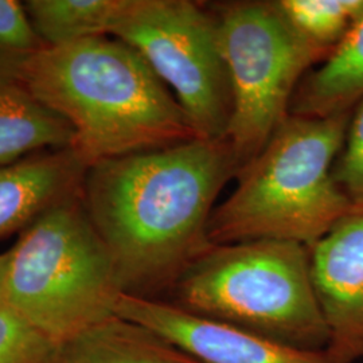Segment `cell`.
Wrapping results in <instances>:
<instances>
[{"label":"cell","mask_w":363,"mask_h":363,"mask_svg":"<svg viewBox=\"0 0 363 363\" xmlns=\"http://www.w3.org/2000/svg\"><path fill=\"white\" fill-rule=\"evenodd\" d=\"M121 0H27V16L48 48L109 35Z\"/></svg>","instance_id":"cell-14"},{"label":"cell","mask_w":363,"mask_h":363,"mask_svg":"<svg viewBox=\"0 0 363 363\" xmlns=\"http://www.w3.org/2000/svg\"><path fill=\"white\" fill-rule=\"evenodd\" d=\"M9 252L4 303L57 346L116 315L123 291L81 193L39 216Z\"/></svg>","instance_id":"cell-5"},{"label":"cell","mask_w":363,"mask_h":363,"mask_svg":"<svg viewBox=\"0 0 363 363\" xmlns=\"http://www.w3.org/2000/svg\"><path fill=\"white\" fill-rule=\"evenodd\" d=\"M354 208H363V99L351 112L346 139L333 171Z\"/></svg>","instance_id":"cell-18"},{"label":"cell","mask_w":363,"mask_h":363,"mask_svg":"<svg viewBox=\"0 0 363 363\" xmlns=\"http://www.w3.org/2000/svg\"><path fill=\"white\" fill-rule=\"evenodd\" d=\"M363 99V16L298 84L289 115L327 118L352 112Z\"/></svg>","instance_id":"cell-11"},{"label":"cell","mask_w":363,"mask_h":363,"mask_svg":"<svg viewBox=\"0 0 363 363\" xmlns=\"http://www.w3.org/2000/svg\"><path fill=\"white\" fill-rule=\"evenodd\" d=\"M350 117L289 115L235 174L233 191L213 210L208 241H319L354 208L333 175Z\"/></svg>","instance_id":"cell-3"},{"label":"cell","mask_w":363,"mask_h":363,"mask_svg":"<svg viewBox=\"0 0 363 363\" xmlns=\"http://www.w3.org/2000/svg\"><path fill=\"white\" fill-rule=\"evenodd\" d=\"M19 81L69 123L70 150L88 169L198 139L143 57L112 35L46 46L27 62Z\"/></svg>","instance_id":"cell-2"},{"label":"cell","mask_w":363,"mask_h":363,"mask_svg":"<svg viewBox=\"0 0 363 363\" xmlns=\"http://www.w3.org/2000/svg\"><path fill=\"white\" fill-rule=\"evenodd\" d=\"M116 315L152 330L199 363H343L327 350H303L177 304L123 294Z\"/></svg>","instance_id":"cell-8"},{"label":"cell","mask_w":363,"mask_h":363,"mask_svg":"<svg viewBox=\"0 0 363 363\" xmlns=\"http://www.w3.org/2000/svg\"><path fill=\"white\" fill-rule=\"evenodd\" d=\"M274 4L325 58L363 16V0H276Z\"/></svg>","instance_id":"cell-15"},{"label":"cell","mask_w":363,"mask_h":363,"mask_svg":"<svg viewBox=\"0 0 363 363\" xmlns=\"http://www.w3.org/2000/svg\"><path fill=\"white\" fill-rule=\"evenodd\" d=\"M55 363H199L152 330L113 315L58 346Z\"/></svg>","instance_id":"cell-12"},{"label":"cell","mask_w":363,"mask_h":363,"mask_svg":"<svg viewBox=\"0 0 363 363\" xmlns=\"http://www.w3.org/2000/svg\"><path fill=\"white\" fill-rule=\"evenodd\" d=\"M216 19L233 100L226 139L242 167L289 117L300 81L325 55L298 35L274 1L226 3Z\"/></svg>","instance_id":"cell-6"},{"label":"cell","mask_w":363,"mask_h":363,"mask_svg":"<svg viewBox=\"0 0 363 363\" xmlns=\"http://www.w3.org/2000/svg\"><path fill=\"white\" fill-rule=\"evenodd\" d=\"M58 346L0 303V363H55Z\"/></svg>","instance_id":"cell-17"},{"label":"cell","mask_w":363,"mask_h":363,"mask_svg":"<svg viewBox=\"0 0 363 363\" xmlns=\"http://www.w3.org/2000/svg\"><path fill=\"white\" fill-rule=\"evenodd\" d=\"M308 250L330 337L325 350L352 363L363 358V208H351Z\"/></svg>","instance_id":"cell-9"},{"label":"cell","mask_w":363,"mask_h":363,"mask_svg":"<svg viewBox=\"0 0 363 363\" xmlns=\"http://www.w3.org/2000/svg\"><path fill=\"white\" fill-rule=\"evenodd\" d=\"M240 162L223 139H193L120 156L86 171L81 196L123 294L154 298L174 288L206 247L223 186Z\"/></svg>","instance_id":"cell-1"},{"label":"cell","mask_w":363,"mask_h":363,"mask_svg":"<svg viewBox=\"0 0 363 363\" xmlns=\"http://www.w3.org/2000/svg\"><path fill=\"white\" fill-rule=\"evenodd\" d=\"M9 259H10V252L9 250L4 252V253H0V303L3 301V295H4V283H6Z\"/></svg>","instance_id":"cell-19"},{"label":"cell","mask_w":363,"mask_h":363,"mask_svg":"<svg viewBox=\"0 0 363 363\" xmlns=\"http://www.w3.org/2000/svg\"><path fill=\"white\" fill-rule=\"evenodd\" d=\"M88 167L70 148L38 152L0 166V238L79 194Z\"/></svg>","instance_id":"cell-10"},{"label":"cell","mask_w":363,"mask_h":363,"mask_svg":"<svg viewBox=\"0 0 363 363\" xmlns=\"http://www.w3.org/2000/svg\"><path fill=\"white\" fill-rule=\"evenodd\" d=\"M73 130L64 117L18 79H0V166L13 164L45 148L66 150Z\"/></svg>","instance_id":"cell-13"},{"label":"cell","mask_w":363,"mask_h":363,"mask_svg":"<svg viewBox=\"0 0 363 363\" xmlns=\"http://www.w3.org/2000/svg\"><path fill=\"white\" fill-rule=\"evenodd\" d=\"M174 289L177 306L196 315L303 350L328 346L306 245L279 240L211 244Z\"/></svg>","instance_id":"cell-4"},{"label":"cell","mask_w":363,"mask_h":363,"mask_svg":"<svg viewBox=\"0 0 363 363\" xmlns=\"http://www.w3.org/2000/svg\"><path fill=\"white\" fill-rule=\"evenodd\" d=\"M109 35L174 91L198 139L226 138L233 100L216 15L190 0H121Z\"/></svg>","instance_id":"cell-7"},{"label":"cell","mask_w":363,"mask_h":363,"mask_svg":"<svg viewBox=\"0 0 363 363\" xmlns=\"http://www.w3.org/2000/svg\"><path fill=\"white\" fill-rule=\"evenodd\" d=\"M45 46L30 23L23 3L0 0V79H18Z\"/></svg>","instance_id":"cell-16"}]
</instances>
